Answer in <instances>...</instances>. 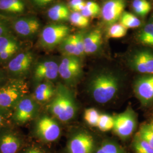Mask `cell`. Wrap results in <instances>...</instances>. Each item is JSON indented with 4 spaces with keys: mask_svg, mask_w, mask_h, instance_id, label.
<instances>
[{
    "mask_svg": "<svg viewBox=\"0 0 153 153\" xmlns=\"http://www.w3.org/2000/svg\"><path fill=\"white\" fill-rule=\"evenodd\" d=\"M77 105L71 89L65 84L58 83L53 98L47 105L49 114L62 123L71 120L76 115Z\"/></svg>",
    "mask_w": 153,
    "mask_h": 153,
    "instance_id": "obj_1",
    "label": "cell"
},
{
    "mask_svg": "<svg viewBox=\"0 0 153 153\" xmlns=\"http://www.w3.org/2000/svg\"><path fill=\"white\" fill-rule=\"evenodd\" d=\"M26 79L9 78L0 88V109L12 114L19 101L30 93Z\"/></svg>",
    "mask_w": 153,
    "mask_h": 153,
    "instance_id": "obj_2",
    "label": "cell"
},
{
    "mask_svg": "<svg viewBox=\"0 0 153 153\" xmlns=\"http://www.w3.org/2000/svg\"><path fill=\"white\" fill-rule=\"evenodd\" d=\"M119 81L117 77L110 73H102L94 76L90 82V89L95 102L104 104L114 98L118 91Z\"/></svg>",
    "mask_w": 153,
    "mask_h": 153,
    "instance_id": "obj_3",
    "label": "cell"
},
{
    "mask_svg": "<svg viewBox=\"0 0 153 153\" xmlns=\"http://www.w3.org/2000/svg\"><path fill=\"white\" fill-rule=\"evenodd\" d=\"M31 138L40 143H50L59 140L61 129L58 120L52 116L40 115L32 121Z\"/></svg>",
    "mask_w": 153,
    "mask_h": 153,
    "instance_id": "obj_4",
    "label": "cell"
},
{
    "mask_svg": "<svg viewBox=\"0 0 153 153\" xmlns=\"http://www.w3.org/2000/svg\"><path fill=\"white\" fill-rule=\"evenodd\" d=\"M35 62L33 52L22 50L6 64L4 69L9 78L27 80L31 75Z\"/></svg>",
    "mask_w": 153,
    "mask_h": 153,
    "instance_id": "obj_5",
    "label": "cell"
},
{
    "mask_svg": "<svg viewBox=\"0 0 153 153\" xmlns=\"http://www.w3.org/2000/svg\"><path fill=\"white\" fill-rule=\"evenodd\" d=\"M40 104L29 94L19 101L14 108L11 122L14 126H22L34 120L40 115Z\"/></svg>",
    "mask_w": 153,
    "mask_h": 153,
    "instance_id": "obj_6",
    "label": "cell"
},
{
    "mask_svg": "<svg viewBox=\"0 0 153 153\" xmlns=\"http://www.w3.org/2000/svg\"><path fill=\"white\" fill-rule=\"evenodd\" d=\"M13 124L0 129V153H19L31 140Z\"/></svg>",
    "mask_w": 153,
    "mask_h": 153,
    "instance_id": "obj_7",
    "label": "cell"
},
{
    "mask_svg": "<svg viewBox=\"0 0 153 153\" xmlns=\"http://www.w3.org/2000/svg\"><path fill=\"white\" fill-rule=\"evenodd\" d=\"M70 28L61 23L49 25L43 29L39 39V44L45 49H53L70 34Z\"/></svg>",
    "mask_w": 153,
    "mask_h": 153,
    "instance_id": "obj_8",
    "label": "cell"
},
{
    "mask_svg": "<svg viewBox=\"0 0 153 153\" xmlns=\"http://www.w3.org/2000/svg\"><path fill=\"white\" fill-rule=\"evenodd\" d=\"M59 63L51 59H43L35 62L30 78L33 86L44 81L53 82L59 76Z\"/></svg>",
    "mask_w": 153,
    "mask_h": 153,
    "instance_id": "obj_9",
    "label": "cell"
},
{
    "mask_svg": "<svg viewBox=\"0 0 153 153\" xmlns=\"http://www.w3.org/2000/svg\"><path fill=\"white\" fill-rule=\"evenodd\" d=\"M82 71V62L80 57L64 56L59 62V76L66 86L75 82L81 76Z\"/></svg>",
    "mask_w": 153,
    "mask_h": 153,
    "instance_id": "obj_10",
    "label": "cell"
},
{
    "mask_svg": "<svg viewBox=\"0 0 153 153\" xmlns=\"http://www.w3.org/2000/svg\"><path fill=\"white\" fill-rule=\"evenodd\" d=\"M128 65L132 70L146 75L153 74V51L149 49H138L131 54Z\"/></svg>",
    "mask_w": 153,
    "mask_h": 153,
    "instance_id": "obj_11",
    "label": "cell"
},
{
    "mask_svg": "<svg viewBox=\"0 0 153 153\" xmlns=\"http://www.w3.org/2000/svg\"><path fill=\"white\" fill-rule=\"evenodd\" d=\"M137 125L136 115L131 108L114 117V130L119 137L126 139L130 137Z\"/></svg>",
    "mask_w": 153,
    "mask_h": 153,
    "instance_id": "obj_12",
    "label": "cell"
},
{
    "mask_svg": "<svg viewBox=\"0 0 153 153\" xmlns=\"http://www.w3.org/2000/svg\"><path fill=\"white\" fill-rule=\"evenodd\" d=\"M94 146L93 137L85 132H79L73 135L69 140L66 153H92Z\"/></svg>",
    "mask_w": 153,
    "mask_h": 153,
    "instance_id": "obj_13",
    "label": "cell"
},
{
    "mask_svg": "<svg viewBox=\"0 0 153 153\" xmlns=\"http://www.w3.org/2000/svg\"><path fill=\"white\" fill-rule=\"evenodd\" d=\"M22 51L20 42L12 34L0 37V65H6L11 59Z\"/></svg>",
    "mask_w": 153,
    "mask_h": 153,
    "instance_id": "obj_14",
    "label": "cell"
},
{
    "mask_svg": "<svg viewBox=\"0 0 153 153\" xmlns=\"http://www.w3.org/2000/svg\"><path fill=\"white\" fill-rule=\"evenodd\" d=\"M126 0H108L101 8V15L108 26L116 23L120 18L126 7Z\"/></svg>",
    "mask_w": 153,
    "mask_h": 153,
    "instance_id": "obj_15",
    "label": "cell"
},
{
    "mask_svg": "<svg viewBox=\"0 0 153 153\" xmlns=\"http://www.w3.org/2000/svg\"><path fill=\"white\" fill-rule=\"evenodd\" d=\"M12 26L17 35L22 38H31L38 33L40 24L36 17L27 16L15 19Z\"/></svg>",
    "mask_w": 153,
    "mask_h": 153,
    "instance_id": "obj_16",
    "label": "cell"
},
{
    "mask_svg": "<svg viewBox=\"0 0 153 153\" xmlns=\"http://www.w3.org/2000/svg\"><path fill=\"white\" fill-rule=\"evenodd\" d=\"M138 99L143 105L153 101V74L145 75L138 78L134 86Z\"/></svg>",
    "mask_w": 153,
    "mask_h": 153,
    "instance_id": "obj_17",
    "label": "cell"
},
{
    "mask_svg": "<svg viewBox=\"0 0 153 153\" xmlns=\"http://www.w3.org/2000/svg\"><path fill=\"white\" fill-rule=\"evenodd\" d=\"M56 88L52 82L44 81L34 86L31 95L39 104L48 103L53 98L56 92Z\"/></svg>",
    "mask_w": 153,
    "mask_h": 153,
    "instance_id": "obj_18",
    "label": "cell"
},
{
    "mask_svg": "<svg viewBox=\"0 0 153 153\" xmlns=\"http://www.w3.org/2000/svg\"><path fill=\"white\" fill-rule=\"evenodd\" d=\"M102 34L100 30H94L85 34L84 38L85 53L88 55L97 52L102 43Z\"/></svg>",
    "mask_w": 153,
    "mask_h": 153,
    "instance_id": "obj_19",
    "label": "cell"
},
{
    "mask_svg": "<svg viewBox=\"0 0 153 153\" xmlns=\"http://www.w3.org/2000/svg\"><path fill=\"white\" fill-rule=\"evenodd\" d=\"M136 38L140 43L153 48V14L140 29Z\"/></svg>",
    "mask_w": 153,
    "mask_h": 153,
    "instance_id": "obj_20",
    "label": "cell"
},
{
    "mask_svg": "<svg viewBox=\"0 0 153 153\" xmlns=\"http://www.w3.org/2000/svg\"><path fill=\"white\" fill-rule=\"evenodd\" d=\"M47 15L53 21L61 22L69 20L71 13L68 6L64 4H58L49 9Z\"/></svg>",
    "mask_w": 153,
    "mask_h": 153,
    "instance_id": "obj_21",
    "label": "cell"
},
{
    "mask_svg": "<svg viewBox=\"0 0 153 153\" xmlns=\"http://www.w3.org/2000/svg\"><path fill=\"white\" fill-rule=\"evenodd\" d=\"M26 9L23 0H0V11L18 14L23 13Z\"/></svg>",
    "mask_w": 153,
    "mask_h": 153,
    "instance_id": "obj_22",
    "label": "cell"
},
{
    "mask_svg": "<svg viewBox=\"0 0 153 153\" xmlns=\"http://www.w3.org/2000/svg\"><path fill=\"white\" fill-rule=\"evenodd\" d=\"M59 47L64 56H73L78 57L82 56L76 47L72 35H69L66 37L59 45Z\"/></svg>",
    "mask_w": 153,
    "mask_h": 153,
    "instance_id": "obj_23",
    "label": "cell"
},
{
    "mask_svg": "<svg viewBox=\"0 0 153 153\" xmlns=\"http://www.w3.org/2000/svg\"><path fill=\"white\" fill-rule=\"evenodd\" d=\"M131 7L134 12L138 16L144 18L152 9V5L148 0H133Z\"/></svg>",
    "mask_w": 153,
    "mask_h": 153,
    "instance_id": "obj_24",
    "label": "cell"
},
{
    "mask_svg": "<svg viewBox=\"0 0 153 153\" xmlns=\"http://www.w3.org/2000/svg\"><path fill=\"white\" fill-rule=\"evenodd\" d=\"M119 21L120 23L127 29L140 27L142 24L141 21L137 16L125 11L121 15Z\"/></svg>",
    "mask_w": 153,
    "mask_h": 153,
    "instance_id": "obj_25",
    "label": "cell"
},
{
    "mask_svg": "<svg viewBox=\"0 0 153 153\" xmlns=\"http://www.w3.org/2000/svg\"><path fill=\"white\" fill-rule=\"evenodd\" d=\"M100 131L105 132L114 129V117L107 114H100L97 126Z\"/></svg>",
    "mask_w": 153,
    "mask_h": 153,
    "instance_id": "obj_26",
    "label": "cell"
},
{
    "mask_svg": "<svg viewBox=\"0 0 153 153\" xmlns=\"http://www.w3.org/2000/svg\"><path fill=\"white\" fill-rule=\"evenodd\" d=\"M128 29L120 23H116L109 26L107 36L109 38L119 39L125 36Z\"/></svg>",
    "mask_w": 153,
    "mask_h": 153,
    "instance_id": "obj_27",
    "label": "cell"
},
{
    "mask_svg": "<svg viewBox=\"0 0 153 153\" xmlns=\"http://www.w3.org/2000/svg\"><path fill=\"white\" fill-rule=\"evenodd\" d=\"M69 21L76 27H86L89 25V18L83 16L80 12L73 11L71 13Z\"/></svg>",
    "mask_w": 153,
    "mask_h": 153,
    "instance_id": "obj_28",
    "label": "cell"
},
{
    "mask_svg": "<svg viewBox=\"0 0 153 153\" xmlns=\"http://www.w3.org/2000/svg\"><path fill=\"white\" fill-rule=\"evenodd\" d=\"M100 114L98 110L94 108L86 109L84 113V119L88 125L97 127Z\"/></svg>",
    "mask_w": 153,
    "mask_h": 153,
    "instance_id": "obj_29",
    "label": "cell"
},
{
    "mask_svg": "<svg viewBox=\"0 0 153 153\" xmlns=\"http://www.w3.org/2000/svg\"><path fill=\"white\" fill-rule=\"evenodd\" d=\"M133 148L136 153H153V148L148 142L138 136L134 140Z\"/></svg>",
    "mask_w": 153,
    "mask_h": 153,
    "instance_id": "obj_30",
    "label": "cell"
},
{
    "mask_svg": "<svg viewBox=\"0 0 153 153\" xmlns=\"http://www.w3.org/2000/svg\"><path fill=\"white\" fill-rule=\"evenodd\" d=\"M137 136L145 140L153 148V131L148 125L141 127Z\"/></svg>",
    "mask_w": 153,
    "mask_h": 153,
    "instance_id": "obj_31",
    "label": "cell"
},
{
    "mask_svg": "<svg viewBox=\"0 0 153 153\" xmlns=\"http://www.w3.org/2000/svg\"><path fill=\"white\" fill-rule=\"evenodd\" d=\"M19 153H47V152L43 148L40 143L30 141Z\"/></svg>",
    "mask_w": 153,
    "mask_h": 153,
    "instance_id": "obj_32",
    "label": "cell"
},
{
    "mask_svg": "<svg viewBox=\"0 0 153 153\" xmlns=\"http://www.w3.org/2000/svg\"><path fill=\"white\" fill-rule=\"evenodd\" d=\"M96 153H121V151L115 143L108 142L104 143Z\"/></svg>",
    "mask_w": 153,
    "mask_h": 153,
    "instance_id": "obj_33",
    "label": "cell"
},
{
    "mask_svg": "<svg viewBox=\"0 0 153 153\" xmlns=\"http://www.w3.org/2000/svg\"><path fill=\"white\" fill-rule=\"evenodd\" d=\"M85 33L83 32L76 33L72 35V36L76 44V47L82 56L85 55L84 49V38Z\"/></svg>",
    "mask_w": 153,
    "mask_h": 153,
    "instance_id": "obj_34",
    "label": "cell"
},
{
    "mask_svg": "<svg viewBox=\"0 0 153 153\" xmlns=\"http://www.w3.org/2000/svg\"><path fill=\"white\" fill-rule=\"evenodd\" d=\"M11 28L5 18L0 16V37L6 35L12 34Z\"/></svg>",
    "mask_w": 153,
    "mask_h": 153,
    "instance_id": "obj_35",
    "label": "cell"
},
{
    "mask_svg": "<svg viewBox=\"0 0 153 153\" xmlns=\"http://www.w3.org/2000/svg\"><path fill=\"white\" fill-rule=\"evenodd\" d=\"M85 6L86 2L84 0H71L69 2V8L73 11L81 12Z\"/></svg>",
    "mask_w": 153,
    "mask_h": 153,
    "instance_id": "obj_36",
    "label": "cell"
},
{
    "mask_svg": "<svg viewBox=\"0 0 153 153\" xmlns=\"http://www.w3.org/2000/svg\"><path fill=\"white\" fill-rule=\"evenodd\" d=\"M11 114L0 109V129L4 126L12 124Z\"/></svg>",
    "mask_w": 153,
    "mask_h": 153,
    "instance_id": "obj_37",
    "label": "cell"
},
{
    "mask_svg": "<svg viewBox=\"0 0 153 153\" xmlns=\"http://www.w3.org/2000/svg\"><path fill=\"white\" fill-rule=\"evenodd\" d=\"M83 16H86L88 18L96 17L101 14V9H93L86 7L80 12Z\"/></svg>",
    "mask_w": 153,
    "mask_h": 153,
    "instance_id": "obj_38",
    "label": "cell"
},
{
    "mask_svg": "<svg viewBox=\"0 0 153 153\" xmlns=\"http://www.w3.org/2000/svg\"><path fill=\"white\" fill-rule=\"evenodd\" d=\"M33 4L39 7H44L52 2L53 0H30Z\"/></svg>",
    "mask_w": 153,
    "mask_h": 153,
    "instance_id": "obj_39",
    "label": "cell"
},
{
    "mask_svg": "<svg viewBox=\"0 0 153 153\" xmlns=\"http://www.w3.org/2000/svg\"><path fill=\"white\" fill-rule=\"evenodd\" d=\"M86 7L93 9H101L100 6L97 2L93 1H88L86 2Z\"/></svg>",
    "mask_w": 153,
    "mask_h": 153,
    "instance_id": "obj_40",
    "label": "cell"
},
{
    "mask_svg": "<svg viewBox=\"0 0 153 153\" xmlns=\"http://www.w3.org/2000/svg\"><path fill=\"white\" fill-rule=\"evenodd\" d=\"M6 71L4 69H2V68H0V76L4 74V73H5Z\"/></svg>",
    "mask_w": 153,
    "mask_h": 153,
    "instance_id": "obj_41",
    "label": "cell"
},
{
    "mask_svg": "<svg viewBox=\"0 0 153 153\" xmlns=\"http://www.w3.org/2000/svg\"><path fill=\"white\" fill-rule=\"evenodd\" d=\"M148 126L153 131V121H152V122L150 124H148Z\"/></svg>",
    "mask_w": 153,
    "mask_h": 153,
    "instance_id": "obj_42",
    "label": "cell"
}]
</instances>
